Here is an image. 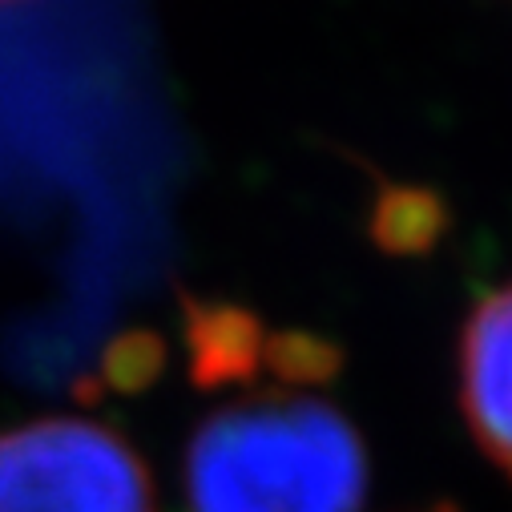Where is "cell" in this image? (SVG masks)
I'll return each mask as SVG.
<instances>
[{"label":"cell","mask_w":512,"mask_h":512,"mask_svg":"<svg viewBox=\"0 0 512 512\" xmlns=\"http://www.w3.org/2000/svg\"><path fill=\"white\" fill-rule=\"evenodd\" d=\"M460 396L476 444L512 476V283L492 291L460 343Z\"/></svg>","instance_id":"cell-3"},{"label":"cell","mask_w":512,"mask_h":512,"mask_svg":"<svg viewBox=\"0 0 512 512\" xmlns=\"http://www.w3.org/2000/svg\"><path fill=\"white\" fill-rule=\"evenodd\" d=\"M0 512H154V488L117 432L49 416L0 432Z\"/></svg>","instance_id":"cell-2"},{"label":"cell","mask_w":512,"mask_h":512,"mask_svg":"<svg viewBox=\"0 0 512 512\" xmlns=\"http://www.w3.org/2000/svg\"><path fill=\"white\" fill-rule=\"evenodd\" d=\"M0 5H5V0H0Z\"/></svg>","instance_id":"cell-4"},{"label":"cell","mask_w":512,"mask_h":512,"mask_svg":"<svg viewBox=\"0 0 512 512\" xmlns=\"http://www.w3.org/2000/svg\"><path fill=\"white\" fill-rule=\"evenodd\" d=\"M279 388H259L214 408L186 448L190 512H359L367 452L351 420L311 392L315 343L287 359L271 347Z\"/></svg>","instance_id":"cell-1"}]
</instances>
